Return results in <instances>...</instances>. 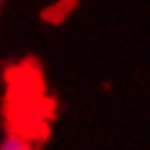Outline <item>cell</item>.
Listing matches in <instances>:
<instances>
[{
    "mask_svg": "<svg viewBox=\"0 0 150 150\" xmlns=\"http://www.w3.org/2000/svg\"><path fill=\"white\" fill-rule=\"evenodd\" d=\"M0 150H28V143H26L23 136L12 134V136H7V138L0 143Z\"/></svg>",
    "mask_w": 150,
    "mask_h": 150,
    "instance_id": "cell-1",
    "label": "cell"
}]
</instances>
